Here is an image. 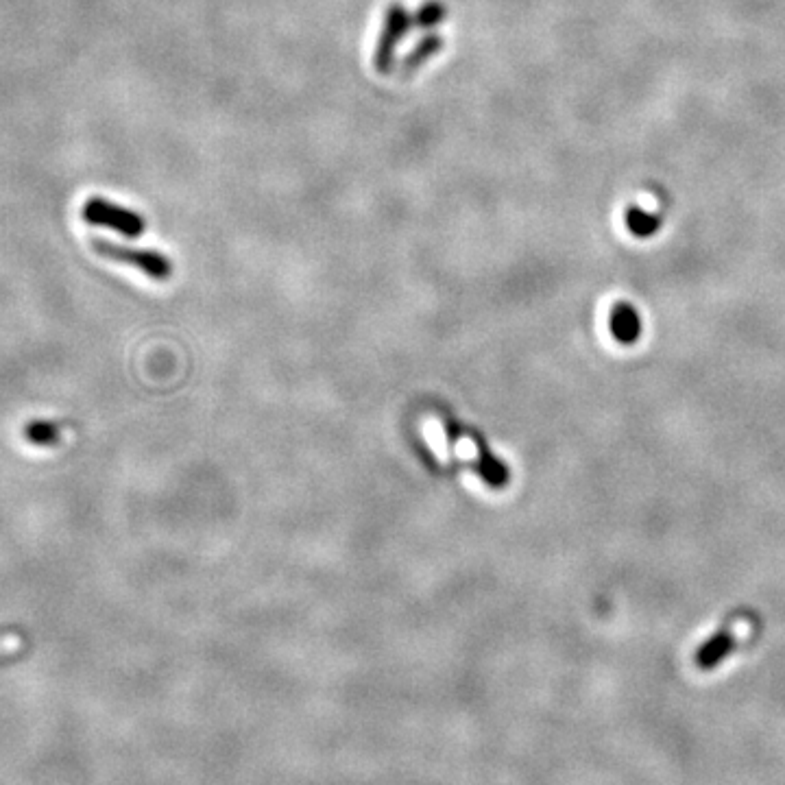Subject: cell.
<instances>
[{"mask_svg": "<svg viewBox=\"0 0 785 785\" xmlns=\"http://www.w3.org/2000/svg\"><path fill=\"white\" fill-rule=\"evenodd\" d=\"M445 18H448V5L443 0H426L413 14V27L419 31H430L443 24Z\"/></svg>", "mask_w": 785, "mask_h": 785, "instance_id": "cell-9", "label": "cell"}, {"mask_svg": "<svg viewBox=\"0 0 785 785\" xmlns=\"http://www.w3.org/2000/svg\"><path fill=\"white\" fill-rule=\"evenodd\" d=\"M410 29H413V14H410L402 3H393L386 9L376 42V53H373V66H376V70L382 72V75L393 70L397 48L406 40Z\"/></svg>", "mask_w": 785, "mask_h": 785, "instance_id": "cell-2", "label": "cell"}, {"mask_svg": "<svg viewBox=\"0 0 785 785\" xmlns=\"http://www.w3.org/2000/svg\"><path fill=\"white\" fill-rule=\"evenodd\" d=\"M24 439L31 445H55L62 439V428L53 421H31V424L24 428Z\"/></svg>", "mask_w": 785, "mask_h": 785, "instance_id": "cell-10", "label": "cell"}, {"mask_svg": "<svg viewBox=\"0 0 785 785\" xmlns=\"http://www.w3.org/2000/svg\"><path fill=\"white\" fill-rule=\"evenodd\" d=\"M92 249L94 253H99L101 258L134 267L144 275H149L155 282H166L168 277L173 275V262L160 251L116 245L112 240H103V238H92Z\"/></svg>", "mask_w": 785, "mask_h": 785, "instance_id": "cell-1", "label": "cell"}, {"mask_svg": "<svg viewBox=\"0 0 785 785\" xmlns=\"http://www.w3.org/2000/svg\"><path fill=\"white\" fill-rule=\"evenodd\" d=\"M81 216L83 221L90 225L114 229V232L123 234L127 238H140L144 232H147V219H144L142 214L99 197L83 203Z\"/></svg>", "mask_w": 785, "mask_h": 785, "instance_id": "cell-3", "label": "cell"}, {"mask_svg": "<svg viewBox=\"0 0 785 785\" xmlns=\"http://www.w3.org/2000/svg\"><path fill=\"white\" fill-rule=\"evenodd\" d=\"M443 46H445L443 35L426 33L424 38H421L413 48H410V53H406V57L400 62V72H397V77L400 79L413 77L421 66H426L432 57H437L443 51Z\"/></svg>", "mask_w": 785, "mask_h": 785, "instance_id": "cell-4", "label": "cell"}, {"mask_svg": "<svg viewBox=\"0 0 785 785\" xmlns=\"http://www.w3.org/2000/svg\"><path fill=\"white\" fill-rule=\"evenodd\" d=\"M735 650V637L731 631H720L714 637H709L707 642L696 652V666L700 670H714L720 663L727 659Z\"/></svg>", "mask_w": 785, "mask_h": 785, "instance_id": "cell-7", "label": "cell"}, {"mask_svg": "<svg viewBox=\"0 0 785 785\" xmlns=\"http://www.w3.org/2000/svg\"><path fill=\"white\" fill-rule=\"evenodd\" d=\"M469 437L474 439V443H476V452H478V461L474 463V469H476V474L487 482V485H491L493 489H502L506 482L511 480V474H509V467H506L504 463H500L498 458H495L493 454H491V450L487 448L485 443H482V439L478 437V434H471L469 432Z\"/></svg>", "mask_w": 785, "mask_h": 785, "instance_id": "cell-5", "label": "cell"}, {"mask_svg": "<svg viewBox=\"0 0 785 785\" xmlns=\"http://www.w3.org/2000/svg\"><path fill=\"white\" fill-rule=\"evenodd\" d=\"M624 225H626L628 232L637 238H648V236L659 232L657 216L642 210V208H635V205L624 212Z\"/></svg>", "mask_w": 785, "mask_h": 785, "instance_id": "cell-8", "label": "cell"}, {"mask_svg": "<svg viewBox=\"0 0 785 785\" xmlns=\"http://www.w3.org/2000/svg\"><path fill=\"white\" fill-rule=\"evenodd\" d=\"M609 325L615 341H620L624 345H631L642 336V319H639V312L631 304H624V301L613 306Z\"/></svg>", "mask_w": 785, "mask_h": 785, "instance_id": "cell-6", "label": "cell"}]
</instances>
